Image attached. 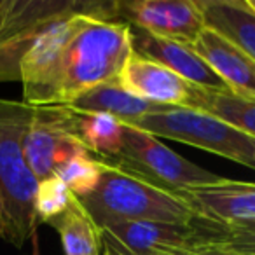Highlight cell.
Instances as JSON below:
<instances>
[{"instance_id": "cell-1", "label": "cell", "mask_w": 255, "mask_h": 255, "mask_svg": "<svg viewBox=\"0 0 255 255\" xmlns=\"http://www.w3.org/2000/svg\"><path fill=\"white\" fill-rule=\"evenodd\" d=\"M131 54V25L119 18L117 4L88 2L51 23L21 58L23 102L70 105L88 89L119 77Z\"/></svg>"}, {"instance_id": "cell-2", "label": "cell", "mask_w": 255, "mask_h": 255, "mask_svg": "<svg viewBox=\"0 0 255 255\" xmlns=\"http://www.w3.org/2000/svg\"><path fill=\"white\" fill-rule=\"evenodd\" d=\"M32 105L0 98V217L2 240L21 248L37 233L35 192L39 180L25 157L23 138Z\"/></svg>"}, {"instance_id": "cell-3", "label": "cell", "mask_w": 255, "mask_h": 255, "mask_svg": "<svg viewBox=\"0 0 255 255\" xmlns=\"http://www.w3.org/2000/svg\"><path fill=\"white\" fill-rule=\"evenodd\" d=\"M81 201L98 229L121 222L180 224L198 219L177 192L103 161L98 185Z\"/></svg>"}, {"instance_id": "cell-4", "label": "cell", "mask_w": 255, "mask_h": 255, "mask_svg": "<svg viewBox=\"0 0 255 255\" xmlns=\"http://www.w3.org/2000/svg\"><path fill=\"white\" fill-rule=\"evenodd\" d=\"M133 126L157 138L187 143L252 168L255 138L245 135L205 110L191 107H161L143 116Z\"/></svg>"}, {"instance_id": "cell-5", "label": "cell", "mask_w": 255, "mask_h": 255, "mask_svg": "<svg viewBox=\"0 0 255 255\" xmlns=\"http://www.w3.org/2000/svg\"><path fill=\"white\" fill-rule=\"evenodd\" d=\"M103 163L133 171L145 180L161 185L171 192L213 184L222 178L217 173H212L182 157L180 154L164 145L161 138L128 124H124L123 145L119 152L110 161H103Z\"/></svg>"}, {"instance_id": "cell-6", "label": "cell", "mask_w": 255, "mask_h": 255, "mask_svg": "<svg viewBox=\"0 0 255 255\" xmlns=\"http://www.w3.org/2000/svg\"><path fill=\"white\" fill-rule=\"evenodd\" d=\"M74 0H0V81H19V63L35 39L58 18L82 9Z\"/></svg>"}, {"instance_id": "cell-7", "label": "cell", "mask_w": 255, "mask_h": 255, "mask_svg": "<svg viewBox=\"0 0 255 255\" xmlns=\"http://www.w3.org/2000/svg\"><path fill=\"white\" fill-rule=\"evenodd\" d=\"M23 149L30 170L40 182L54 175L63 161L86 147L74 135V112L70 109L32 107Z\"/></svg>"}, {"instance_id": "cell-8", "label": "cell", "mask_w": 255, "mask_h": 255, "mask_svg": "<svg viewBox=\"0 0 255 255\" xmlns=\"http://www.w3.org/2000/svg\"><path fill=\"white\" fill-rule=\"evenodd\" d=\"M126 250L136 255H157L163 252L196 248L213 240L217 226L201 219L194 222H121L100 229Z\"/></svg>"}, {"instance_id": "cell-9", "label": "cell", "mask_w": 255, "mask_h": 255, "mask_svg": "<svg viewBox=\"0 0 255 255\" xmlns=\"http://www.w3.org/2000/svg\"><path fill=\"white\" fill-rule=\"evenodd\" d=\"M117 14L135 28L194 46L206 28L196 0H135L117 4Z\"/></svg>"}, {"instance_id": "cell-10", "label": "cell", "mask_w": 255, "mask_h": 255, "mask_svg": "<svg viewBox=\"0 0 255 255\" xmlns=\"http://www.w3.org/2000/svg\"><path fill=\"white\" fill-rule=\"evenodd\" d=\"M198 219L229 227L255 224V184L220 178L219 182L177 192Z\"/></svg>"}, {"instance_id": "cell-11", "label": "cell", "mask_w": 255, "mask_h": 255, "mask_svg": "<svg viewBox=\"0 0 255 255\" xmlns=\"http://www.w3.org/2000/svg\"><path fill=\"white\" fill-rule=\"evenodd\" d=\"M133 53L156 61L168 70L180 75L191 86L213 91H226L224 81L208 67L205 60L187 44L157 37L131 26Z\"/></svg>"}, {"instance_id": "cell-12", "label": "cell", "mask_w": 255, "mask_h": 255, "mask_svg": "<svg viewBox=\"0 0 255 255\" xmlns=\"http://www.w3.org/2000/svg\"><path fill=\"white\" fill-rule=\"evenodd\" d=\"M119 84L143 102L163 107H185L191 84L156 61L133 53L117 77Z\"/></svg>"}, {"instance_id": "cell-13", "label": "cell", "mask_w": 255, "mask_h": 255, "mask_svg": "<svg viewBox=\"0 0 255 255\" xmlns=\"http://www.w3.org/2000/svg\"><path fill=\"white\" fill-rule=\"evenodd\" d=\"M192 49L222 79L229 91L255 98V60L240 47L206 26Z\"/></svg>"}, {"instance_id": "cell-14", "label": "cell", "mask_w": 255, "mask_h": 255, "mask_svg": "<svg viewBox=\"0 0 255 255\" xmlns=\"http://www.w3.org/2000/svg\"><path fill=\"white\" fill-rule=\"evenodd\" d=\"M161 107L163 105H154L133 96L131 93L123 89L117 79H114L82 93L70 105H67V109L81 114H107L119 119L123 124L133 126L143 116Z\"/></svg>"}, {"instance_id": "cell-15", "label": "cell", "mask_w": 255, "mask_h": 255, "mask_svg": "<svg viewBox=\"0 0 255 255\" xmlns=\"http://www.w3.org/2000/svg\"><path fill=\"white\" fill-rule=\"evenodd\" d=\"M205 25L255 60V11L247 0H198Z\"/></svg>"}, {"instance_id": "cell-16", "label": "cell", "mask_w": 255, "mask_h": 255, "mask_svg": "<svg viewBox=\"0 0 255 255\" xmlns=\"http://www.w3.org/2000/svg\"><path fill=\"white\" fill-rule=\"evenodd\" d=\"M185 107L205 110L245 135L255 138V98L236 95L229 89L213 91L191 86V98Z\"/></svg>"}, {"instance_id": "cell-17", "label": "cell", "mask_w": 255, "mask_h": 255, "mask_svg": "<svg viewBox=\"0 0 255 255\" xmlns=\"http://www.w3.org/2000/svg\"><path fill=\"white\" fill-rule=\"evenodd\" d=\"M60 234L65 255H102V234L79 198L61 215L47 222Z\"/></svg>"}, {"instance_id": "cell-18", "label": "cell", "mask_w": 255, "mask_h": 255, "mask_svg": "<svg viewBox=\"0 0 255 255\" xmlns=\"http://www.w3.org/2000/svg\"><path fill=\"white\" fill-rule=\"evenodd\" d=\"M74 135L95 157L110 161L123 145L124 124L107 114L74 112Z\"/></svg>"}, {"instance_id": "cell-19", "label": "cell", "mask_w": 255, "mask_h": 255, "mask_svg": "<svg viewBox=\"0 0 255 255\" xmlns=\"http://www.w3.org/2000/svg\"><path fill=\"white\" fill-rule=\"evenodd\" d=\"M54 175L79 199H84L96 189L102 177V161L88 149H82L70 156L54 170Z\"/></svg>"}, {"instance_id": "cell-20", "label": "cell", "mask_w": 255, "mask_h": 255, "mask_svg": "<svg viewBox=\"0 0 255 255\" xmlns=\"http://www.w3.org/2000/svg\"><path fill=\"white\" fill-rule=\"evenodd\" d=\"M72 199L74 194L56 175L40 180L35 192V215L39 224H47L61 215L68 208Z\"/></svg>"}, {"instance_id": "cell-21", "label": "cell", "mask_w": 255, "mask_h": 255, "mask_svg": "<svg viewBox=\"0 0 255 255\" xmlns=\"http://www.w3.org/2000/svg\"><path fill=\"white\" fill-rule=\"evenodd\" d=\"M203 247L224 254H243L255 255V224L245 226H217V233L212 241Z\"/></svg>"}, {"instance_id": "cell-22", "label": "cell", "mask_w": 255, "mask_h": 255, "mask_svg": "<svg viewBox=\"0 0 255 255\" xmlns=\"http://www.w3.org/2000/svg\"><path fill=\"white\" fill-rule=\"evenodd\" d=\"M102 250L105 252L107 255H136V254H133V252L126 250L124 247H121V245L116 243L114 240H110L109 236H103V234H102Z\"/></svg>"}, {"instance_id": "cell-23", "label": "cell", "mask_w": 255, "mask_h": 255, "mask_svg": "<svg viewBox=\"0 0 255 255\" xmlns=\"http://www.w3.org/2000/svg\"><path fill=\"white\" fill-rule=\"evenodd\" d=\"M157 255H220L217 252L210 250L206 247H196V248H180V250H170V252H163V254Z\"/></svg>"}, {"instance_id": "cell-24", "label": "cell", "mask_w": 255, "mask_h": 255, "mask_svg": "<svg viewBox=\"0 0 255 255\" xmlns=\"http://www.w3.org/2000/svg\"><path fill=\"white\" fill-rule=\"evenodd\" d=\"M32 255H40V248H39V236H37V233L33 234L32 238Z\"/></svg>"}, {"instance_id": "cell-25", "label": "cell", "mask_w": 255, "mask_h": 255, "mask_svg": "<svg viewBox=\"0 0 255 255\" xmlns=\"http://www.w3.org/2000/svg\"><path fill=\"white\" fill-rule=\"evenodd\" d=\"M247 2H248V5L255 11V0H247Z\"/></svg>"}, {"instance_id": "cell-26", "label": "cell", "mask_w": 255, "mask_h": 255, "mask_svg": "<svg viewBox=\"0 0 255 255\" xmlns=\"http://www.w3.org/2000/svg\"><path fill=\"white\" fill-rule=\"evenodd\" d=\"M215 252V250H213ZM217 254H220V255H243V254H224V252H217Z\"/></svg>"}, {"instance_id": "cell-27", "label": "cell", "mask_w": 255, "mask_h": 255, "mask_svg": "<svg viewBox=\"0 0 255 255\" xmlns=\"http://www.w3.org/2000/svg\"><path fill=\"white\" fill-rule=\"evenodd\" d=\"M0 238H2V217H0Z\"/></svg>"}, {"instance_id": "cell-28", "label": "cell", "mask_w": 255, "mask_h": 255, "mask_svg": "<svg viewBox=\"0 0 255 255\" xmlns=\"http://www.w3.org/2000/svg\"><path fill=\"white\" fill-rule=\"evenodd\" d=\"M252 170H255V154H254V161H252Z\"/></svg>"}, {"instance_id": "cell-29", "label": "cell", "mask_w": 255, "mask_h": 255, "mask_svg": "<svg viewBox=\"0 0 255 255\" xmlns=\"http://www.w3.org/2000/svg\"><path fill=\"white\" fill-rule=\"evenodd\" d=\"M102 252H103V250H102ZM103 255H107V254H105V252H103Z\"/></svg>"}]
</instances>
